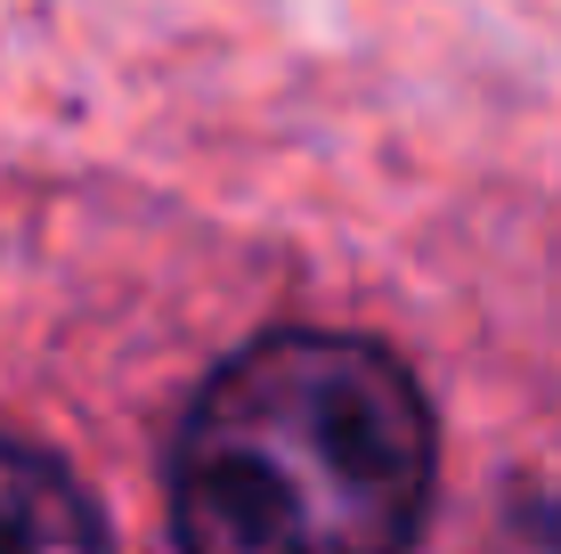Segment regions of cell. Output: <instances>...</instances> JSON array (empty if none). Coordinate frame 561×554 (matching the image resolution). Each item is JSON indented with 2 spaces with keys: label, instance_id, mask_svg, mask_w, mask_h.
Returning <instances> with one entry per match:
<instances>
[{
  "label": "cell",
  "instance_id": "1",
  "mask_svg": "<svg viewBox=\"0 0 561 554\" xmlns=\"http://www.w3.org/2000/svg\"><path fill=\"white\" fill-rule=\"evenodd\" d=\"M432 506V408L358 335H268L196 392L171 449L187 554H408Z\"/></svg>",
  "mask_w": 561,
  "mask_h": 554
},
{
  "label": "cell",
  "instance_id": "2",
  "mask_svg": "<svg viewBox=\"0 0 561 554\" xmlns=\"http://www.w3.org/2000/svg\"><path fill=\"white\" fill-rule=\"evenodd\" d=\"M0 554H106L90 498L42 449L0 441Z\"/></svg>",
  "mask_w": 561,
  "mask_h": 554
}]
</instances>
